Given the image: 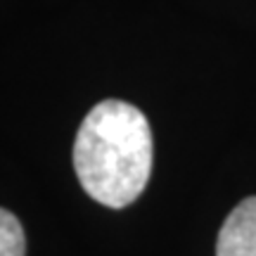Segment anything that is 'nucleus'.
<instances>
[{
    "label": "nucleus",
    "instance_id": "7ed1b4c3",
    "mask_svg": "<svg viewBox=\"0 0 256 256\" xmlns=\"http://www.w3.org/2000/svg\"><path fill=\"white\" fill-rule=\"evenodd\" d=\"M26 242L19 218L0 206V256H24Z\"/></svg>",
    "mask_w": 256,
    "mask_h": 256
},
{
    "label": "nucleus",
    "instance_id": "f257e3e1",
    "mask_svg": "<svg viewBox=\"0 0 256 256\" xmlns=\"http://www.w3.org/2000/svg\"><path fill=\"white\" fill-rule=\"evenodd\" d=\"M152 128L124 100H102L83 119L74 140V171L95 202L124 209L142 194L152 174Z\"/></svg>",
    "mask_w": 256,
    "mask_h": 256
},
{
    "label": "nucleus",
    "instance_id": "f03ea898",
    "mask_svg": "<svg viewBox=\"0 0 256 256\" xmlns=\"http://www.w3.org/2000/svg\"><path fill=\"white\" fill-rule=\"evenodd\" d=\"M216 256H256V197L242 200L223 220Z\"/></svg>",
    "mask_w": 256,
    "mask_h": 256
}]
</instances>
